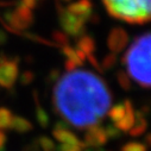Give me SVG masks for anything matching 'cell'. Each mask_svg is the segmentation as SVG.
<instances>
[{
  "label": "cell",
  "mask_w": 151,
  "mask_h": 151,
  "mask_svg": "<svg viewBox=\"0 0 151 151\" xmlns=\"http://www.w3.org/2000/svg\"><path fill=\"white\" fill-rule=\"evenodd\" d=\"M52 101L56 113L67 124L83 130L99 125L111 108L112 98L99 75L74 69L57 81Z\"/></svg>",
  "instance_id": "6da1fadb"
},
{
  "label": "cell",
  "mask_w": 151,
  "mask_h": 151,
  "mask_svg": "<svg viewBox=\"0 0 151 151\" xmlns=\"http://www.w3.org/2000/svg\"><path fill=\"white\" fill-rule=\"evenodd\" d=\"M129 78L139 86L151 88V32L144 33L132 42L123 57Z\"/></svg>",
  "instance_id": "7a4b0ae2"
},
{
  "label": "cell",
  "mask_w": 151,
  "mask_h": 151,
  "mask_svg": "<svg viewBox=\"0 0 151 151\" xmlns=\"http://www.w3.org/2000/svg\"><path fill=\"white\" fill-rule=\"evenodd\" d=\"M107 12L130 24H144L151 20V0H102Z\"/></svg>",
  "instance_id": "3957f363"
},
{
  "label": "cell",
  "mask_w": 151,
  "mask_h": 151,
  "mask_svg": "<svg viewBox=\"0 0 151 151\" xmlns=\"http://www.w3.org/2000/svg\"><path fill=\"white\" fill-rule=\"evenodd\" d=\"M108 116L114 123V126L122 132H129L136 120V112L129 100L114 105L108 111Z\"/></svg>",
  "instance_id": "277c9868"
},
{
  "label": "cell",
  "mask_w": 151,
  "mask_h": 151,
  "mask_svg": "<svg viewBox=\"0 0 151 151\" xmlns=\"http://www.w3.org/2000/svg\"><path fill=\"white\" fill-rule=\"evenodd\" d=\"M18 57H7L5 54H0V87L11 89L18 78L19 65Z\"/></svg>",
  "instance_id": "5b68a950"
},
{
  "label": "cell",
  "mask_w": 151,
  "mask_h": 151,
  "mask_svg": "<svg viewBox=\"0 0 151 151\" xmlns=\"http://www.w3.org/2000/svg\"><path fill=\"white\" fill-rule=\"evenodd\" d=\"M10 27L14 29V30H25L29 26L32 25L33 23V13L31 10L22 6V5H17V7L13 11L7 10L6 12H4L3 18H1Z\"/></svg>",
  "instance_id": "8992f818"
},
{
  "label": "cell",
  "mask_w": 151,
  "mask_h": 151,
  "mask_svg": "<svg viewBox=\"0 0 151 151\" xmlns=\"http://www.w3.org/2000/svg\"><path fill=\"white\" fill-rule=\"evenodd\" d=\"M57 7H58L57 11H58V17H60V24L62 29L70 36L76 37V36L82 35L83 29H85V23L87 20L70 13L67 9L62 7L60 4L57 5Z\"/></svg>",
  "instance_id": "52a82bcc"
},
{
  "label": "cell",
  "mask_w": 151,
  "mask_h": 151,
  "mask_svg": "<svg viewBox=\"0 0 151 151\" xmlns=\"http://www.w3.org/2000/svg\"><path fill=\"white\" fill-rule=\"evenodd\" d=\"M52 136L55 137V139L57 142H60L61 144H69V145H75V146H80L81 149H85L86 145L83 142H81L76 136L73 132H70L67 129V124L63 122H58L56 123L54 131H52Z\"/></svg>",
  "instance_id": "ba28073f"
},
{
  "label": "cell",
  "mask_w": 151,
  "mask_h": 151,
  "mask_svg": "<svg viewBox=\"0 0 151 151\" xmlns=\"http://www.w3.org/2000/svg\"><path fill=\"white\" fill-rule=\"evenodd\" d=\"M107 136L105 132V129L100 125H94L87 129V132L85 133V145L86 147H100L106 144Z\"/></svg>",
  "instance_id": "9c48e42d"
},
{
  "label": "cell",
  "mask_w": 151,
  "mask_h": 151,
  "mask_svg": "<svg viewBox=\"0 0 151 151\" xmlns=\"http://www.w3.org/2000/svg\"><path fill=\"white\" fill-rule=\"evenodd\" d=\"M127 41H129L127 33L123 29L116 27L111 31L107 43H108L109 49L113 52H120L125 48V45L127 44Z\"/></svg>",
  "instance_id": "30bf717a"
},
{
  "label": "cell",
  "mask_w": 151,
  "mask_h": 151,
  "mask_svg": "<svg viewBox=\"0 0 151 151\" xmlns=\"http://www.w3.org/2000/svg\"><path fill=\"white\" fill-rule=\"evenodd\" d=\"M67 10L75 16L83 18L85 20H88L93 13V6L89 0H79V1H75L70 4L67 7Z\"/></svg>",
  "instance_id": "8fae6325"
},
{
  "label": "cell",
  "mask_w": 151,
  "mask_h": 151,
  "mask_svg": "<svg viewBox=\"0 0 151 151\" xmlns=\"http://www.w3.org/2000/svg\"><path fill=\"white\" fill-rule=\"evenodd\" d=\"M33 126L31 124L30 120L19 117V116H13L12 117V122L10 125V130H13L18 133H27L30 131H32Z\"/></svg>",
  "instance_id": "7c38bea8"
},
{
  "label": "cell",
  "mask_w": 151,
  "mask_h": 151,
  "mask_svg": "<svg viewBox=\"0 0 151 151\" xmlns=\"http://www.w3.org/2000/svg\"><path fill=\"white\" fill-rule=\"evenodd\" d=\"M146 127H147V122H146L144 114L142 112H136V120H134L132 129L129 131V133L132 137H138L146 131Z\"/></svg>",
  "instance_id": "4fadbf2b"
},
{
  "label": "cell",
  "mask_w": 151,
  "mask_h": 151,
  "mask_svg": "<svg viewBox=\"0 0 151 151\" xmlns=\"http://www.w3.org/2000/svg\"><path fill=\"white\" fill-rule=\"evenodd\" d=\"M33 98H35V101H36V119H37V122L40 123V125L42 127H48L49 123H50V118L48 116V113L41 106V104L38 101V96L36 95V93H35Z\"/></svg>",
  "instance_id": "5bb4252c"
},
{
  "label": "cell",
  "mask_w": 151,
  "mask_h": 151,
  "mask_svg": "<svg viewBox=\"0 0 151 151\" xmlns=\"http://www.w3.org/2000/svg\"><path fill=\"white\" fill-rule=\"evenodd\" d=\"M78 49L80 51H82L86 56H91L93 50H94V42L91 37H87V36H82L81 40L78 42Z\"/></svg>",
  "instance_id": "9a60e30c"
},
{
  "label": "cell",
  "mask_w": 151,
  "mask_h": 151,
  "mask_svg": "<svg viewBox=\"0 0 151 151\" xmlns=\"http://www.w3.org/2000/svg\"><path fill=\"white\" fill-rule=\"evenodd\" d=\"M12 112L11 109L6 107H0V130L10 129L11 122H12Z\"/></svg>",
  "instance_id": "2e32d148"
},
{
  "label": "cell",
  "mask_w": 151,
  "mask_h": 151,
  "mask_svg": "<svg viewBox=\"0 0 151 151\" xmlns=\"http://www.w3.org/2000/svg\"><path fill=\"white\" fill-rule=\"evenodd\" d=\"M37 143H38L42 151H56V149H57L55 142H52L50 138H48L45 136H41L37 139Z\"/></svg>",
  "instance_id": "e0dca14e"
},
{
  "label": "cell",
  "mask_w": 151,
  "mask_h": 151,
  "mask_svg": "<svg viewBox=\"0 0 151 151\" xmlns=\"http://www.w3.org/2000/svg\"><path fill=\"white\" fill-rule=\"evenodd\" d=\"M122 151H146V145L139 142H130L122 147Z\"/></svg>",
  "instance_id": "ac0fdd59"
},
{
  "label": "cell",
  "mask_w": 151,
  "mask_h": 151,
  "mask_svg": "<svg viewBox=\"0 0 151 151\" xmlns=\"http://www.w3.org/2000/svg\"><path fill=\"white\" fill-rule=\"evenodd\" d=\"M105 132H106L107 138H113V139L120 137V134H122V131H119L116 126H112V125L106 126L105 127Z\"/></svg>",
  "instance_id": "d6986e66"
},
{
  "label": "cell",
  "mask_w": 151,
  "mask_h": 151,
  "mask_svg": "<svg viewBox=\"0 0 151 151\" xmlns=\"http://www.w3.org/2000/svg\"><path fill=\"white\" fill-rule=\"evenodd\" d=\"M33 79H35V75H33L32 71H30V70L24 71V73L22 74V76H20V83H22L23 86L30 85V83L33 81Z\"/></svg>",
  "instance_id": "ffe728a7"
},
{
  "label": "cell",
  "mask_w": 151,
  "mask_h": 151,
  "mask_svg": "<svg viewBox=\"0 0 151 151\" xmlns=\"http://www.w3.org/2000/svg\"><path fill=\"white\" fill-rule=\"evenodd\" d=\"M52 38L55 40V42H56V43L62 44L63 47H64V44L67 43L65 35H64V33H62V32H60V31H55V32L52 33Z\"/></svg>",
  "instance_id": "44dd1931"
},
{
  "label": "cell",
  "mask_w": 151,
  "mask_h": 151,
  "mask_svg": "<svg viewBox=\"0 0 151 151\" xmlns=\"http://www.w3.org/2000/svg\"><path fill=\"white\" fill-rule=\"evenodd\" d=\"M22 151H42V150H41L38 143H37V140H32L31 143H29L27 145H25Z\"/></svg>",
  "instance_id": "7402d4cb"
},
{
  "label": "cell",
  "mask_w": 151,
  "mask_h": 151,
  "mask_svg": "<svg viewBox=\"0 0 151 151\" xmlns=\"http://www.w3.org/2000/svg\"><path fill=\"white\" fill-rule=\"evenodd\" d=\"M19 5H22V6L26 7V9H29V10H32V9L36 7L37 3H36V0H20Z\"/></svg>",
  "instance_id": "603a6c76"
},
{
  "label": "cell",
  "mask_w": 151,
  "mask_h": 151,
  "mask_svg": "<svg viewBox=\"0 0 151 151\" xmlns=\"http://www.w3.org/2000/svg\"><path fill=\"white\" fill-rule=\"evenodd\" d=\"M6 143H7V136L4 131L0 130V151H5Z\"/></svg>",
  "instance_id": "cb8c5ba5"
},
{
  "label": "cell",
  "mask_w": 151,
  "mask_h": 151,
  "mask_svg": "<svg viewBox=\"0 0 151 151\" xmlns=\"http://www.w3.org/2000/svg\"><path fill=\"white\" fill-rule=\"evenodd\" d=\"M118 79H119V82H120V85H122L124 88H129V85H130V82H129V78L126 76L125 74H120L119 76H118Z\"/></svg>",
  "instance_id": "d4e9b609"
},
{
  "label": "cell",
  "mask_w": 151,
  "mask_h": 151,
  "mask_svg": "<svg viewBox=\"0 0 151 151\" xmlns=\"http://www.w3.org/2000/svg\"><path fill=\"white\" fill-rule=\"evenodd\" d=\"M7 42V33L0 29V45H4Z\"/></svg>",
  "instance_id": "484cf974"
},
{
  "label": "cell",
  "mask_w": 151,
  "mask_h": 151,
  "mask_svg": "<svg viewBox=\"0 0 151 151\" xmlns=\"http://www.w3.org/2000/svg\"><path fill=\"white\" fill-rule=\"evenodd\" d=\"M14 4H16V1H4V0H0V7H9Z\"/></svg>",
  "instance_id": "4316f807"
},
{
  "label": "cell",
  "mask_w": 151,
  "mask_h": 151,
  "mask_svg": "<svg viewBox=\"0 0 151 151\" xmlns=\"http://www.w3.org/2000/svg\"><path fill=\"white\" fill-rule=\"evenodd\" d=\"M145 144L151 147V132H149V133L145 136Z\"/></svg>",
  "instance_id": "83f0119b"
},
{
  "label": "cell",
  "mask_w": 151,
  "mask_h": 151,
  "mask_svg": "<svg viewBox=\"0 0 151 151\" xmlns=\"http://www.w3.org/2000/svg\"><path fill=\"white\" fill-rule=\"evenodd\" d=\"M63 1H69V0H63Z\"/></svg>",
  "instance_id": "f1b7e54d"
}]
</instances>
